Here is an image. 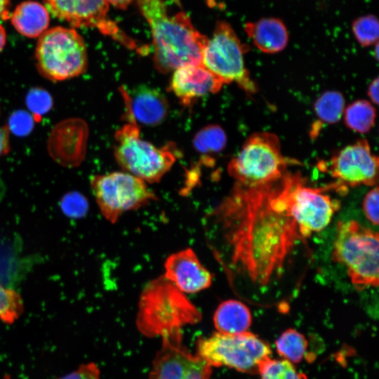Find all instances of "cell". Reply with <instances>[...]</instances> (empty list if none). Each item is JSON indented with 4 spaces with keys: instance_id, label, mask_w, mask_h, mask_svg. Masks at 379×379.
I'll list each match as a JSON object with an SVG mask.
<instances>
[{
    "instance_id": "obj_21",
    "label": "cell",
    "mask_w": 379,
    "mask_h": 379,
    "mask_svg": "<svg viewBox=\"0 0 379 379\" xmlns=\"http://www.w3.org/2000/svg\"><path fill=\"white\" fill-rule=\"evenodd\" d=\"M11 19L15 29L29 38L40 36L49 25V13L45 6L33 1L19 4Z\"/></svg>"
},
{
    "instance_id": "obj_34",
    "label": "cell",
    "mask_w": 379,
    "mask_h": 379,
    "mask_svg": "<svg viewBox=\"0 0 379 379\" xmlns=\"http://www.w3.org/2000/svg\"><path fill=\"white\" fill-rule=\"evenodd\" d=\"M9 131L8 127H0V157L9 152Z\"/></svg>"
},
{
    "instance_id": "obj_2",
    "label": "cell",
    "mask_w": 379,
    "mask_h": 379,
    "mask_svg": "<svg viewBox=\"0 0 379 379\" xmlns=\"http://www.w3.org/2000/svg\"><path fill=\"white\" fill-rule=\"evenodd\" d=\"M151 30L155 67L168 73L201 65L208 38L199 32L182 12L171 14L164 0H137Z\"/></svg>"
},
{
    "instance_id": "obj_36",
    "label": "cell",
    "mask_w": 379,
    "mask_h": 379,
    "mask_svg": "<svg viewBox=\"0 0 379 379\" xmlns=\"http://www.w3.org/2000/svg\"><path fill=\"white\" fill-rule=\"evenodd\" d=\"M9 6V0H0V19L6 20L11 18Z\"/></svg>"
},
{
    "instance_id": "obj_14",
    "label": "cell",
    "mask_w": 379,
    "mask_h": 379,
    "mask_svg": "<svg viewBox=\"0 0 379 379\" xmlns=\"http://www.w3.org/2000/svg\"><path fill=\"white\" fill-rule=\"evenodd\" d=\"M328 171L343 187L374 186L378 178V158L372 154L368 142L360 140L334 155Z\"/></svg>"
},
{
    "instance_id": "obj_16",
    "label": "cell",
    "mask_w": 379,
    "mask_h": 379,
    "mask_svg": "<svg viewBox=\"0 0 379 379\" xmlns=\"http://www.w3.org/2000/svg\"><path fill=\"white\" fill-rule=\"evenodd\" d=\"M164 267V276L184 293L201 291L212 284L211 272L191 248L170 255L166 260Z\"/></svg>"
},
{
    "instance_id": "obj_25",
    "label": "cell",
    "mask_w": 379,
    "mask_h": 379,
    "mask_svg": "<svg viewBox=\"0 0 379 379\" xmlns=\"http://www.w3.org/2000/svg\"><path fill=\"white\" fill-rule=\"evenodd\" d=\"M345 107L343 95L337 91L323 93L314 103V111L321 121L335 124L342 117Z\"/></svg>"
},
{
    "instance_id": "obj_15",
    "label": "cell",
    "mask_w": 379,
    "mask_h": 379,
    "mask_svg": "<svg viewBox=\"0 0 379 379\" xmlns=\"http://www.w3.org/2000/svg\"><path fill=\"white\" fill-rule=\"evenodd\" d=\"M87 138L88 127L83 120H64L53 128L49 136V154L63 166H77L85 157Z\"/></svg>"
},
{
    "instance_id": "obj_29",
    "label": "cell",
    "mask_w": 379,
    "mask_h": 379,
    "mask_svg": "<svg viewBox=\"0 0 379 379\" xmlns=\"http://www.w3.org/2000/svg\"><path fill=\"white\" fill-rule=\"evenodd\" d=\"M60 206L65 215L72 218H82L86 215L88 210L87 199L77 192L64 195Z\"/></svg>"
},
{
    "instance_id": "obj_22",
    "label": "cell",
    "mask_w": 379,
    "mask_h": 379,
    "mask_svg": "<svg viewBox=\"0 0 379 379\" xmlns=\"http://www.w3.org/2000/svg\"><path fill=\"white\" fill-rule=\"evenodd\" d=\"M227 136L223 129L218 125H210L198 131L193 139L196 151L206 154L204 160L211 162V154L221 152L226 145Z\"/></svg>"
},
{
    "instance_id": "obj_12",
    "label": "cell",
    "mask_w": 379,
    "mask_h": 379,
    "mask_svg": "<svg viewBox=\"0 0 379 379\" xmlns=\"http://www.w3.org/2000/svg\"><path fill=\"white\" fill-rule=\"evenodd\" d=\"M161 336L162 344L153 361L149 379L210 378V366L183 345L181 329H173Z\"/></svg>"
},
{
    "instance_id": "obj_23",
    "label": "cell",
    "mask_w": 379,
    "mask_h": 379,
    "mask_svg": "<svg viewBox=\"0 0 379 379\" xmlns=\"http://www.w3.org/2000/svg\"><path fill=\"white\" fill-rule=\"evenodd\" d=\"M275 347L277 353L284 359L298 364L305 357L307 341L303 334L289 328L277 339Z\"/></svg>"
},
{
    "instance_id": "obj_24",
    "label": "cell",
    "mask_w": 379,
    "mask_h": 379,
    "mask_svg": "<svg viewBox=\"0 0 379 379\" xmlns=\"http://www.w3.org/2000/svg\"><path fill=\"white\" fill-rule=\"evenodd\" d=\"M375 107L365 100H359L350 104L345 111L346 126L355 132H368L374 126Z\"/></svg>"
},
{
    "instance_id": "obj_33",
    "label": "cell",
    "mask_w": 379,
    "mask_h": 379,
    "mask_svg": "<svg viewBox=\"0 0 379 379\" xmlns=\"http://www.w3.org/2000/svg\"><path fill=\"white\" fill-rule=\"evenodd\" d=\"M55 379H100V373L95 363L80 365L76 370Z\"/></svg>"
},
{
    "instance_id": "obj_7",
    "label": "cell",
    "mask_w": 379,
    "mask_h": 379,
    "mask_svg": "<svg viewBox=\"0 0 379 379\" xmlns=\"http://www.w3.org/2000/svg\"><path fill=\"white\" fill-rule=\"evenodd\" d=\"M196 354L212 367L258 373L260 365L270 358L271 349L267 343L248 331L234 335L215 332L199 338Z\"/></svg>"
},
{
    "instance_id": "obj_13",
    "label": "cell",
    "mask_w": 379,
    "mask_h": 379,
    "mask_svg": "<svg viewBox=\"0 0 379 379\" xmlns=\"http://www.w3.org/2000/svg\"><path fill=\"white\" fill-rule=\"evenodd\" d=\"M45 7L55 18L67 21L74 27H95L104 34L128 47L135 44L107 18V0H44Z\"/></svg>"
},
{
    "instance_id": "obj_31",
    "label": "cell",
    "mask_w": 379,
    "mask_h": 379,
    "mask_svg": "<svg viewBox=\"0 0 379 379\" xmlns=\"http://www.w3.org/2000/svg\"><path fill=\"white\" fill-rule=\"evenodd\" d=\"M33 117L29 113L19 110L13 113L9 119L8 129L20 136L27 135L34 126Z\"/></svg>"
},
{
    "instance_id": "obj_8",
    "label": "cell",
    "mask_w": 379,
    "mask_h": 379,
    "mask_svg": "<svg viewBox=\"0 0 379 379\" xmlns=\"http://www.w3.org/2000/svg\"><path fill=\"white\" fill-rule=\"evenodd\" d=\"M114 157L120 167L149 183L158 182L176 160L170 147L141 138L138 124L128 122L115 133Z\"/></svg>"
},
{
    "instance_id": "obj_9",
    "label": "cell",
    "mask_w": 379,
    "mask_h": 379,
    "mask_svg": "<svg viewBox=\"0 0 379 379\" xmlns=\"http://www.w3.org/2000/svg\"><path fill=\"white\" fill-rule=\"evenodd\" d=\"M226 21H218L204 48L201 64L224 84L235 82L249 93L256 86L245 67L244 54L248 50Z\"/></svg>"
},
{
    "instance_id": "obj_32",
    "label": "cell",
    "mask_w": 379,
    "mask_h": 379,
    "mask_svg": "<svg viewBox=\"0 0 379 379\" xmlns=\"http://www.w3.org/2000/svg\"><path fill=\"white\" fill-rule=\"evenodd\" d=\"M378 187L375 186L365 196L362 208L367 219L373 225L378 224Z\"/></svg>"
},
{
    "instance_id": "obj_37",
    "label": "cell",
    "mask_w": 379,
    "mask_h": 379,
    "mask_svg": "<svg viewBox=\"0 0 379 379\" xmlns=\"http://www.w3.org/2000/svg\"><path fill=\"white\" fill-rule=\"evenodd\" d=\"M133 0H107V3L120 9L126 8Z\"/></svg>"
},
{
    "instance_id": "obj_38",
    "label": "cell",
    "mask_w": 379,
    "mask_h": 379,
    "mask_svg": "<svg viewBox=\"0 0 379 379\" xmlns=\"http://www.w3.org/2000/svg\"><path fill=\"white\" fill-rule=\"evenodd\" d=\"M6 41V34L4 28L0 25V52L4 48Z\"/></svg>"
},
{
    "instance_id": "obj_18",
    "label": "cell",
    "mask_w": 379,
    "mask_h": 379,
    "mask_svg": "<svg viewBox=\"0 0 379 379\" xmlns=\"http://www.w3.org/2000/svg\"><path fill=\"white\" fill-rule=\"evenodd\" d=\"M122 94L128 121L153 126L161 124L168 115V102L165 95L154 88L141 85L130 93L123 90Z\"/></svg>"
},
{
    "instance_id": "obj_17",
    "label": "cell",
    "mask_w": 379,
    "mask_h": 379,
    "mask_svg": "<svg viewBox=\"0 0 379 379\" xmlns=\"http://www.w3.org/2000/svg\"><path fill=\"white\" fill-rule=\"evenodd\" d=\"M222 85L218 77L201 64L175 69L170 87L181 104L189 106L200 97L217 93Z\"/></svg>"
},
{
    "instance_id": "obj_35",
    "label": "cell",
    "mask_w": 379,
    "mask_h": 379,
    "mask_svg": "<svg viewBox=\"0 0 379 379\" xmlns=\"http://www.w3.org/2000/svg\"><path fill=\"white\" fill-rule=\"evenodd\" d=\"M378 78H375L370 84L368 90V95L372 102L377 105L378 103Z\"/></svg>"
},
{
    "instance_id": "obj_30",
    "label": "cell",
    "mask_w": 379,
    "mask_h": 379,
    "mask_svg": "<svg viewBox=\"0 0 379 379\" xmlns=\"http://www.w3.org/2000/svg\"><path fill=\"white\" fill-rule=\"evenodd\" d=\"M26 103L34 120L46 114L52 107L50 94L41 88H33L27 95Z\"/></svg>"
},
{
    "instance_id": "obj_6",
    "label": "cell",
    "mask_w": 379,
    "mask_h": 379,
    "mask_svg": "<svg viewBox=\"0 0 379 379\" xmlns=\"http://www.w3.org/2000/svg\"><path fill=\"white\" fill-rule=\"evenodd\" d=\"M36 67L41 75L53 81L78 77L86 70V47L74 29L55 27L46 30L36 48Z\"/></svg>"
},
{
    "instance_id": "obj_5",
    "label": "cell",
    "mask_w": 379,
    "mask_h": 379,
    "mask_svg": "<svg viewBox=\"0 0 379 379\" xmlns=\"http://www.w3.org/2000/svg\"><path fill=\"white\" fill-rule=\"evenodd\" d=\"M293 161L284 157L278 137L269 132L251 135L238 154L228 164L227 171L236 182L258 187L279 180Z\"/></svg>"
},
{
    "instance_id": "obj_27",
    "label": "cell",
    "mask_w": 379,
    "mask_h": 379,
    "mask_svg": "<svg viewBox=\"0 0 379 379\" xmlns=\"http://www.w3.org/2000/svg\"><path fill=\"white\" fill-rule=\"evenodd\" d=\"M20 295L14 290L0 284V320L5 324L14 323L23 313Z\"/></svg>"
},
{
    "instance_id": "obj_10",
    "label": "cell",
    "mask_w": 379,
    "mask_h": 379,
    "mask_svg": "<svg viewBox=\"0 0 379 379\" xmlns=\"http://www.w3.org/2000/svg\"><path fill=\"white\" fill-rule=\"evenodd\" d=\"M91 185L102 215L112 223L125 212L157 199L146 182L126 172L93 175Z\"/></svg>"
},
{
    "instance_id": "obj_28",
    "label": "cell",
    "mask_w": 379,
    "mask_h": 379,
    "mask_svg": "<svg viewBox=\"0 0 379 379\" xmlns=\"http://www.w3.org/2000/svg\"><path fill=\"white\" fill-rule=\"evenodd\" d=\"M352 32L362 46L378 42L379 24L376 16L366 15L356 19L352 25Z\"/></svg>"
},
{
    "instance_id": "obj_20",
    "label": "cell",
    "mask_w": 379,
    "mask_h": 379,
    "mask_svg": "<svg viewBox=\"0 0 379 379\" xmlns=\"http://www.w3.org/2000/svg\"><path fill=\"white\" fill-rule=\"evenodd\" d=\"M252 322L248 307L237 300L221 302L213 315V324L217 332L222 334H239L248 331Z\"/></svg>"
},
{
    "instance_id": "obj_4",
    "label": "cell",
    "mask_w": 379,
    "mask_h": 379,
    "mask_svg": "<svg viewBox=\"0 0 379 379\" xmlns=\"http://www.w3.org/2000/svg\"><path fill=\"white\" fill-rule=\"evenodd\" d=\"M378 234L355 220L338 221L332 259L358 290L378 286Z\"/></svg>"
},
{
    "instance_id": "obj_19",
    "label": "cell",
    "mask_w": 379,
    "mask_h": 379,
    "mask_svg": "<svg viewBox=\"0 0 379 379\" xmlns=\"http://www.w3.org/2000/svg\"><path fill=\"white\" fill-rule=\"evenodd\" d=\"M244 30L255 46L265 53L283 51L288 41L287 28L277 18H264L247 22Z\"/></svg>"
},
{
    "instance_id": "obj_26",
    "label": "cell",
    "mask_w": 379,
    "mask_h": 379,
    "mask_svg": "<svg viewBox=\"0 0 379 379\" xmlns=\"http://www.w3.org/2000/svg\"><path fill=\"white\" fill-rule=\"evenodd\" d=\"M258 373L260 379H304L293 364L284 359H266L260 365Z\"/></svg>"
},
{
    "instance_id": "obj_1",
    "label": "cell",
    "mask_w": 379,
    "mask_h": 379,
    "mask_svg": "<svg viewBox=\"0 0 379 379\" xmlns=\"http://www.w3.org/2000/svg\"><path fill=\"white\" fill-rule=\"evenodd\" d=\"M292 173L258 187L237 182L211 213L230 248V263L258 285L279 272L302 239L287 205Z\"/></svg>"
},
{
    "instance_id": "obj_11",
    "label": "cell",
    "mask_w": 379,
    "mask_h": 379,
    "mask_svg": "<svg viewBox=\"0 0 379 379\" xmlns=\"http://www.w3.org/2000/svg\"><path fill=\"white\" fill-rule=\"evenodd\" d=\"M325 187L312 188L305 185L300 173H293L286 201L289 213L295 222L302 238L320 232L330 223L340 208V202L324 194Z\"/></svg>"
},
{
    "instance_id": "obj_3",
    "label": "cell",
    "mask_w": 379,
    "mask_h": 379,
    "mask_svg": "<svg viewBox=\"0 0 379 379\" xmlns=\"http://www.w3.org/2000/svg\"><path fill=\"white\" fill-rule=\"evenodd\" d=\"M199 310L164 275L151 280L139 298L136 325L145 336L154 338L193 325L201 319Z\"/></svg>"
}]
</instances>
